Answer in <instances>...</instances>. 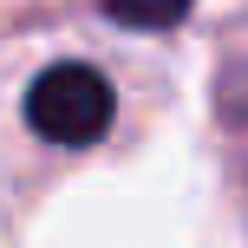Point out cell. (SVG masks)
<instances>
[{
    "label": "cell",
    "mask_w": 248,
    "mask_h": 248,
    "mask_svg": "<svg viewBox=\"0 0 248 248\" xmlns=\"http://www.w3.org/2000/svg\"><path fill=\"white\" fill-rule=\"evenodd\" d=\"M118 118V92L105 72H92V65H46V72L33 78V92H26V124H33L46 144H98L105 131H111Z\"/></svg>",
    "instance_id": "cell-1"
},
{
    "label": "cell",
    "mask_w": 248,
    "mask_h": 248,
    "mask_svg": "<svg viewBox=\"0 0 248 248\" xmlns=\"http://www.w3.org/2000/svg\"><path fill=\"white\" fill-rule=\"evenodd\" d=\"M105 13H111L118 26H144V33H157V26H176L189 13V0H105Z\"/></svg>",
    "instance_id": "cell-2"
}]
</instances>
